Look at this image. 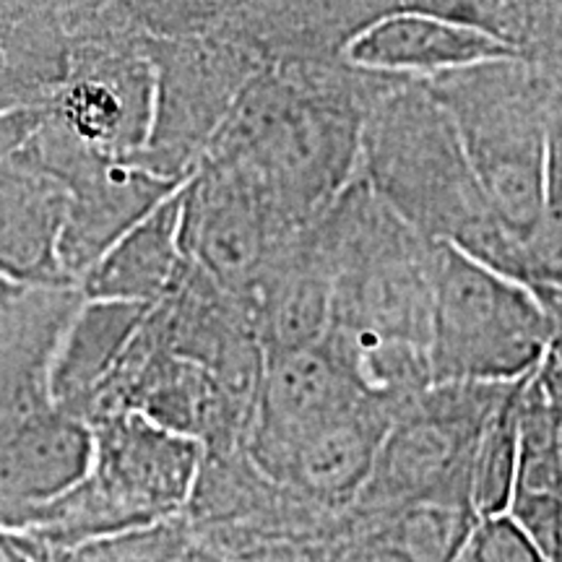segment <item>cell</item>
Masks as SVG:
<instances>
[{"label": "cell", "instance_id": "5b68a950", "mask_svg": "<svg viewBox=\"0 0 562 562\" xmlns=\"http://www.w3.org/2000/svg\"><path fill=\"white\" fill-rule=\"evenodd\" d=\"M94 427L47 404L0 427V529H32L87 476Z\"/></svg>", "mask_w": 562, "mask_h": 562}, {"label": "cell", "instance_id": "30bf717a", "mask_svg": "<svg viewBox=\"0 0 562 562\" xmlns=\"http://www.w3.org/2000/svg\"><path fill=\"white\" fill-rule=\"evenodd\" d=\"M81 302L74 284L26 286L0 321V427L53 404V357Z\"/></svg>", "mask_w": 562, "mask_h": 562}, {"label": "cell", "instance_id": "6da1fadb", "mask_svg": "<svg viewBox=\"0 0 562 562\" xmlns=\"http://www.w3.org/2000/svg\"><path fill=\"white\" fill-rule=\"evenodd\" d=\"M334 277L326 344L372 402L398 406L432 383V243L375 191L307 222Z\"/></svg>", "mask_w": 562, "mask_h": 562}, {"label": "cell", "instance_id": "52a82bcc", "mask_svg": "<svg viewBox=\"0 0 562 562\" xmlns=\"http://www.w3.org/2000/svg\"><path fill=\"white\" fill-rule=\"evenodd\" d=\"M294 232L248 182L214 188L195 214L180 216L182 256L250 307L263 273Z\"/></svg>", "mask_w": 562, "mask_h": 562}, {"label": "cell", "instance_id": "2e32d148", "mask_svg": "<svg viewBox=\"0 0 562 562\" xmlns=\"http://www.w3.org/2000/svg\"><path fill=\"white\" fill-rule=\"evenodd\" d=\"M195 539L199 533L188 524L186 513H178L165 521L104 533V537L87 539L79 544L47 547L26 542L21 537H16V542L34 562H161L191 547Z\"/></svg>", "mask_w": 562, "mask_h": 562}, {"label": "cell", "instance_id": "9a60e30c", "mask_svg": "<svg viewBox=\"0 0 562 562\" xmlns=\"http://www.w3.org/2000/svg\"><path fill=\"white\" fill-rule=\"evenodd\" d=\"M476 521L472 505L419 501L372 518L362 537L381 539L414 562H453Z\"/></svg>", "mask_w": 562, "mask_h": 562}, {"label": "cell", "instance_id": "5bb4252c", "mask_svg": "<svg viewBox=\"0 0 562 562\" xmlns=\"http://www.w3.org/2000/svg\"><path fill=\"white\" fill-rule=\"evenodd\" d=\"M529 375L510 383L476 440L469 495L480 518L508 513L516 495L518 467H521V391Z\"/></svg>", "mask_w": 562, "mask_h": 562}, {"label": "cell", "instance_id": "4fadbf2b", "mask_svg": "<svg viewBox=\"0 0 562 562\" xmlns=\"http://www.w3.org/2000/svg\"><path fill=\"white\" fill-rule=\"evenodd\" d=\"M63 224L66 214L50 195L0 201V273L24 286L74 284L60 266Z\"/></svg>", "mask_w": 562, "mask_h": 562}, {"label": "cell", "instance_id": "7a4b0ae2", "mask_svg": "<svg viewBox=\"0 0 562 562\" xmlns=\"http://www.w3.org/2000/svg\"><path fill=\"white\" fill-rule=\"evenodd\" d=\"M94 456L83 480L16 537L66 547L186 510L203 463V446L140 414L94 422Z\"/></svg>", "mask_w": 562, "mask_h": 562}, {"label": "cell", "instance_id": "9c48e42d", "mask_svg": "<svg viewBox=\"0 0 562 562\" xmlns=\"http://www.w3.org/2000/svg\"><path fill=\"white\" fill-rule=\"evenodd\" d=\"M331 302V269L305 224L284 243L252 297V318L266 360L326 339Z\"/></svg>", "mask_w": 562, "mask_h": 562}, {"label": "cell", "instance_id": "44dd1931", "mask_svg": "<svg viewBox=\"0 0 562 562\" xmlns=\"http://www.w3.org/2000/svg\"><path fill=\"white\" fill-rule=\"evenodd\" d=\"M24 290H26L24 284H16V281L0 273V321L11 313V307L16 305V300L21 297V292Z\"/></svg>", "mask_w": 562, "mask_h": 562}, {"label": "cell", "instance_id": "e0dca14e", "mask_svg": "<svg viewBox=\"0 0 562 562\" xmlns=\"http://www.w3.org/2000/svg\"><path fill=\"white\" fill-rule=\"evenodd\" d=\"M453 562H547L510 513L484 516Z\"/></svg>", "mask_w": 562, "mask_h": 562}, {"label": "cell", "instance_id": "8992f818", "mask_svg": "<svg viewBox=\"0 0 562 562\" xmlns=\"http://www.w3.org/2000/svg\"><path fill=\"white\" fill-rule=\"evenodd\" d=\"M368 398L326 344L269 357L245 451L266 474L300 438Z\"/></svg>", "mask_w": 562, "mask_h": 562}, {"label": "cell", "instance_id": "7c38bea8", "mask_svg": "<svg viewBox=\"0 0 562 562\" xmlns=\"http://www.w3.org/2000/svg\"><path fill=\"white\" fill-rule=\"evenodd\" d=\"M180 206L167 203L140 220L79 281L83 297L154 305L172 290L186 256L180 245Z\"/></svg>", "mask_w": 562, "mask_h": 562}, {"label": "cell", "instance_id": "ffe728a7", "mask_svg": "<svg viewBox=\"0 0 562 562\" xmlns=\"http://www.w3.org/2000/svg\"><path fill=\"white\" fill-rule=\"evenodd\" d=\"M161 562H227L222 558L220 552L211 550L209 544H203L201 539H195V542L191 547H186V550L172 554V558L161 560Z\"/></svg>", "mask_w": 562, "mask_h": 562}, {"label": "cell", "instance_id": "8fae6325", "mask_svg": "<svg viewBox=\"0 0 562 562\" xmlns=\"http://www.w3.org/2000/svg\"><path fill=\"white\" fill-rule=\"evenodd\" d=\"M151 305L83 297L63 331L50 368L55 406L87 419L89 406L121 362Z\"/></svg>", "mask_w": 562, "mask_h": 562}, {"label": "cell", "instance_id": "3957f363", "mask_svg": "<svg viewBox=\"0 0 562 562\" xmlns=\"http://www.w3.org/2000/svg\"><path fill=\"white\" fill-rule=\"evenodd\" d=\"M432 383H510L539 368L554 341L542 302L451 243H432Z\"/></svg>", "mask_w": 562, "mask_h": 562}, {"label": "cell", "instance_id": "7402d4cb", "mask_svg": "<svg viewBox=\"0 0 562 562\" xmlns=\"http://www.w3.org/2000/svg\"><path fill=\"white\" fill-rule=\"evenodd\" d=\"M552 351H554V357H558V362H560V368H562V336H554Z\"/></svg>", "mask_w": 562, "mask_h": 562}, {"label": "cell", "instance_id": "ba28073f", "mask_svg": "<svg viewBox=\"0 0 562 562\" xmlns=\"http://www.w3.org/2000/svg\"><path fill=\"white\" fill-rule=\"evenodd\" d=\"M391 422L389 406L362 398L294 442L269 476L321 508L349 510L368 482Z\"/></svg>", "mask_w": 562, "mask_h": 562}, {"label": "cell", "instance_id": "ac0fdd59", "mask_svg": "<svg viewBox=\"0 0 562 562\" xmlns=\"http://www.w3.org/2000/svg\"><path fill=\"white\" fill-rule=\"evenodd\" d=\"M341 562H414L406 558L404 552H398L396 547L381 542V539L362 537L351 544V550L344 554Z\"/></svg>", "mask_w": 562, "mask_h": 562}, {"label": "cell", "instance_id": "277c9868", "mask_svg": "<svg viewBox=\"0 0 562 562\" xmlns=\"http://www.w3.org/2000/svg\"><path fill=\"white\" fill-rule=\"evenodd\" d=\"M510 383H430L396 412L351 505L360 537L372 518L409 503L472 505L476 440Z\"/></svg>", "mask_w": 562, "mask_h": 562}, {"label": "cell", "instance_id": "d6986e66", "mask_svg": "<svg viewBox=\"0 0 562 562\" xmlns=\"http://www.w3.org/2000/svg\"><path fill=\"white\" fill-rule=\"evenodd\" d=\"M537 300L542 302L544 313L550 315L554 336H562V284H529Z\"/></svg>", "mask_w": 562, "mask_h": 562}]
</instances>
